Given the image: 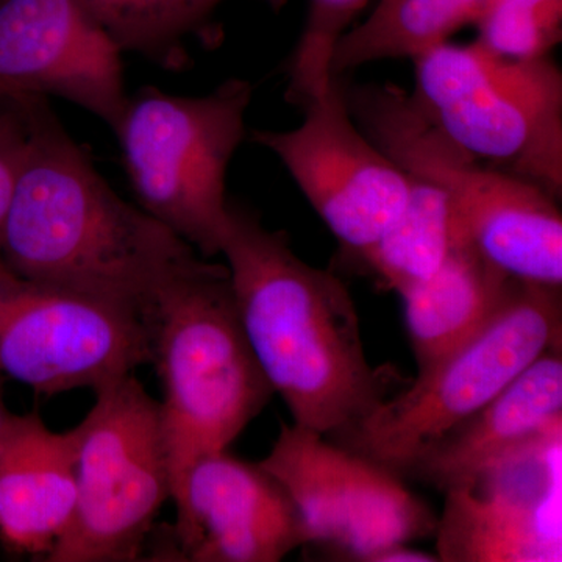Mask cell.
Listing matches in <instances>:
<instances>
[{
    "instance_id": "9",
    "label": "cell",
    "mask_w": 562,
    "mask_h": 562,
    "mask_svg": "<svg viewBox=\"0 0 562 562\" xmlns=\"http://www.w3.org/2000/svg\"><path fill=\"white\" fill-rule=\"evenodd\" d=\"M150 362L139 314L25 279L0 257V375L36 394L95 391Z\"/></svg>"
},
{
    "instance_id": "25",
    "label": "cell",
    "mask_w": 562,
    "mask_h": 562,
    "mask_svg": "<svg viewBox=\"0 0 562 562\" xmlns=\"http://www.w3.org/2000/svg\"><path fill=\"white\" fill-rule=\"evenodd\" d=\"M3 376L0 375V439L5 435L7 428H9L11 419L14 414L7 408L5 392H3Z\"/></svg>"
},
{
    "instance_id": "24",
    "label": "cell",
    "mask_w": 562,
    "mask_h": 562,
    "mask_svg": "<svg viewBox=\"0 0 562 562\" xmlns=\"http://www.w3.org/2000/svg\"><path fill=\"white\" fill-rule=\"evenodd\" d=\"M439 561L438 554L422 552V550H414L406 543V546L391 547L384 550L376 557L373 562H435Z\"/></svg>"
},
{
    "instance_id": "19",
    "label": "cell",
    "mask_w": 562,
    "mask_h": 562,
    "mask_svg": "<svg viewBox=\"0 0 562 562\" xmlns=\"http://www.w3.org/2000/svg\"><path fill=\"white\" fill-rule=\"evenodd\" d=\"M465 244L472 243L449 198L412 177L405 206L360 260L383 288L402 294L430 279Z\"/></svg>"
},
{
    "instance_id": "2",
    "label": "cell",
    "mask_w": 562,
    "mask_h": 562,
    "mask_svg": "<svg viewBox=\"0 0 562 562\" xmlns=\"http://www.w3.org/2000/svg\"><path fill=\"white\" fill-rule=\"evenodd\" d=\"M220 255L251 353L294 424L338 438L390 397L394 373L366 357L339 277L303 261L283 232L232 202Z\"/></svg>"
},
{
    "instance_id": "18",
    "label": "cell",
    "mask_w": 562,
    "mask_h": 562,
    "mask_svg": "<svg viewBox=\"0 0 562 562\" xmlns=\"http://www.w3.org/2000/svg\"><path fill=\"white\" fill-rule=\"evenodd\" d=\"M491 0H379L336 44L331 77H347L372 63L414 60L473 25Z\"/></svg>"
},
{
    "instance_id": "7",
    "label": "cell",
    "mask_w": 562,
    "mask_h": 562,
    "mask_svg": "<svg viewBox=\"0 0 562 562\" xmlns=\"http://www.w3.org/2000/svg\"><path fill=\"white\" fill-rule=\"evenodd\" d=\"M414 103L492 168L562 195V70L552 55L501 57L449 41L414 58Z\"/></svg>"
},
{
    "instance_id": "10",
    "label": "cell",
    "mask_w": 562,
    "mask_h": 562,
    "mask_svg": "<svg viewBox=\"0 0 562 562\" xmlns=\"http://www.w3.org/2000/svg\"><path fill=\"white\" fill-rule=\"evenodd\" d=\"M301 110L297 127L254 131L251 139L290 172L342 249L360 258L405 206L412 177L353 120L342 77Z\"/></svg>"
},
{
    "instance_id": "15",
    "label": "cell",
    "mask_w": 562,
    "mask_h": 562,
    "mask_svg": "<svg viewBox=\"0 0 562 562\" xmlns=\"http://www.w3.org/2000/svg\"><path fill=\"white\" fill-rule=\"evenodd\" d=\"M562 425L561 349L546 351L480 412L432 443L412 472L441 491Z\"/></svg>"
},
{
    "instance_id": "21",
    "label": "cell",
    "mask_w": 562,
    "mask_h": 562,
    "mask_svg": "<svg viewBox=\"0 0 562 562\" xmlns=\"http://www.w3.org/2000/svg\"><path fill=\"white\" fill-rule=\"evenodd\" d=\"M369 0H308L305 25L286 66L284 98L302 109L330 87L336 44L361 20Z\"/></svg>"
},
{
    "instance_id": "5",
    "label": "cell",
    "mask_w": 562,
    "mask_h": 562,
    "mask_svg": "<svg viewBox=\"0 0 562 562\" xmlns=\"http://www.w3.org/2000/svg\"><path fill=\"white\" fill-rule=\"evenodd\" d=\"M561 288L512 280L471 339L420 369L364 419L335 438L391 471L412 472L428 449L480 412L546 351L561 349Z\"/></svg>"
},
{
    "instance_id": "11",
    "label": "cell",
    "mask_w": 562,
    "mask_h": 562,
    "mask_svg": "<svg viewBox=\"0 0 562 562\" xmlns=\"http://www.w3.org/2000/svg\"><path fill=\"white\" fill-rule=\"evenodd\" d=\"M562 425L446 492L438 558L560 562Z\"/></svg>"
},
{
    "instance_id": "16",
    "label": "cell",
    "mask_w": 562,
    "mask_h": 562,
    "mask_svg": "<svg viewBox=\"0 0 562 562\" xmlns=\"http://www.w3.org/2000/svg\"><path fill=\"white\" fill-rule=\"evenodd\" d=\"M512 280L465 244L430 279L398 294L417 371L483 328L502 305Z\"/></svg>"
},
{
    "instance_id": "8",
    "label": "cell",
    "mask_w": 562,
    "mask_h": 562,
    "mask_svg": "<svg viewBox=\"0 0 562 562\" xmlns=\"http://www.w3.org/2000/svg\"><path fill=\"white\" fill-rule=\"evenodd\" d=\"M76 435L77 501L46 562L143 560L155 519L171 501L160 403L135 373L94 391Z\"/></svg>"
},
{
    "instance_id": "6",
    "label": "cell",
    "mask_w": 562,
    "mask_h": 562,
    "mask_svg": "<svg viewBox=\"0 0 562 562\" xmlns=\"http://www.w3.org/2000/svg\"><path fill=\"white\" fill-rule=\"evenodd\" d=\"M251 98L243 79L203 95L147 87L128 95L113 128L138 206L209 260L220 255L228 169L246 138Z\"/></svg>"
},
{
    "instance_id": "14",
    "label": "cell",
    "mask_w": 562,
    "mask_h": 562,
    "mask_svg": "<svg viewBox=\"0 0 562 562\" xmlns=\"http://www.w3.org/2000/svg\"><path fill=\"white\" fill-rule=\"evenodd\" d=\"M76 435L50 430L38 414H14L0 439V543L43 561L72 520Z\"/></svg>"
},
{
    "instance_id": "4",
    "label": "cell",
    "mask_w": 562,
    "mask_h": 562,
    "mask_svg": "<svg viewBox=\"0 0 562 562\" xmlns=\"http://www.w3.org/2000/svg\"><path fill=\"white\" fill-rule=\"evenodd\" d=\"M342 79L357 124L403 172L443 191L484 260L514 280L562 286L557 199L462 149L422 113L409 91Z\"/></svg>"
},
{
    "instance_id": "22",
    "label": "cell",
    "mask_w": 562,
    "mask_h": 562,
    "mask_svg": "<svg viewBox=\"0 0 562 562\" xmlns=\"http://www.w3.org/2000/svg\"><path fill=\"white\" fill-rule=\"evenodd\" d=\"M475 29V41L501 57H547L562 40V0H491Z\"/></svg>"
},
{
    "instance_id": "1",
    "label": "cell",
    "mask_w": 562,
    "mask_h": 562,
    "mask_svg": "<svg viewBox=\"0 0 562 562\" xmlns=\"http://www.w3.org/2000/svg\"><path fill=\"white\" fill-rule=\"evenodd\" d=\"M18 105L31 135L0 241L2 260L25 279L149 319L162 292L209 258L124 201L46 99Z\"/></svg>"
},
{
    "instance_id": "13",
    "label": "cell",
    "mask_w": 562,
    "mask_h": 562,
    "mask_svg": "<svg viewBox=\"0 0 562 562\" xmlns=\"http://www.w3.org/2000/svg\"><path fill=\"white\" fill-rule=\"evenodd\" d=\"M176 554L191 562H279L305 547L301 517L260 464L225 452L194 462L172 497Z\"/></svg>"
},
{
    "instance_id": "17",
    "label": "cell",
    "mask_w": 562,
    "mask_h": 562,
    "mask_svg": "<svg viewBox=\"0 0 562 562\" xmlns=\"http://www.w3.org/2000/svg\"><path fill=\"white\" fill-rule=\"evenodd\" d=\"M341 535L336 557L373 562L391 547L436 532L430 506L402 482L401 473L341 446Z\"/></svg>"
},
{
    "instance_id": "12",
    "label": "cell",
    "mask_w": 562,
    "mask_h": 562,
    "mask_svg": "<svg viewBox=\"0 0 562 562\" xmlns=\"http://www.w3.org/2000/svg\"><path fill=\"white\" fill-rule=\"evenodd\" d=\"M121 47L80 0H0V95L57 98L113 131L128 92Z\"/></svg>"
},
{
    "instance_id": "20",
    "label": "cell",
    "mask_w": 562,
    "mask_h": 562,
    "mask_svg": "<svg viewBox=\"0 0 562 562\" xmlns=\"http://www.w3.org/2000/svg\"><path fill=\"white\" fill-rule=\"evenodd\" d=\"M121 50L168 70L188 68L192 41H216L213 20L228 0H80ZM280 10L286 0H261Z\"/></svg>"
},
{
    "instance_id": "23",
    "label": "cell",
    "mask_w": 562,
    "mask_h": 562,
    "mask_svg": "<svg viewBox=\"0 0 562 562\" xmlns=\"http://www.w3.org/2000/svg\"><path fill=\"white\" fill-rule=\"evenodd\" d=\"M13 105V110L0 113V241L31 135L24 110Z\"/></svg>"
},
{
    "instance_id": "3",
    "label": "cell",
    "mask_w": 562,
    "mask_h": 562,
    "mask_svg": "<svg viewBox=\"0 0 562 562\" xmlns=\"http://www.w3.org/2000/svg\"><path fill=\"white\" fill-rule=\"evenodd\" d=\"M147 324L172 501L188 469L228 450L273 391L244 336L227 266L205 260L177 280Z\"/></svg>"
}]
</instances>
